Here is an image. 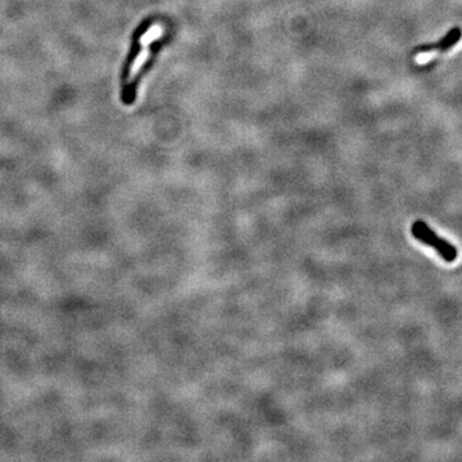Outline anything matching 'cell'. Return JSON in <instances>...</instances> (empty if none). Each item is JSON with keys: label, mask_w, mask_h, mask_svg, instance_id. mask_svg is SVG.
<instances>
[{"label": "cell", "mask_w": 462, "mask_h": 462, "mask_svg": "<svg viewBox=\"0 0 462 462\" xmlns=\"http://www.w3.org/2000/svg\"><path fill=\"white\" fill-rule=\"evenodd\" d=\"M411 233L414 235L415 239L434 248L444 258V261H447V262L455 261L456 257H457V250L455 247L452 244H449V242H446L444 239H441L424 221H416L411 228Z\"/></svg>", "instance_id": "obj_1"}, {"label": "cell", "mask_w": 462, "mask_h": 462, "mask_svg": "<svg viewBox=\"0 0 462 462\" xmlns=\"http://www.w3.org/2000/svg\"><path fill=\"white\" fill-rule=\"evenodd\" d=\"M162 33H163V31H162V28H161L159 25H154V26H152V28L148 30L146 34L143 35V36L140 37V44H142L143 47L149 45V44L154 42L156 39H158L159 36L162 35Z\"/></svg>", "instance_id": "obj_2"}, {"label": "cell", "mask_w": 462, "mask_h": 462, "mask_svg": "<svg viewBox=\"0 0 462 462\" xmlns=\"http://www.w3.org/2000/svg\"><path fill=\"white\" fill-rule=\"evenodd\" d=\"M148 55H149V50H148L146 47H144V49L142 50V53L138 55V58L132 63V69H130V79L132 80L134 77L137 76L139 69L144 64L146 58H148Z\"/></svg>", "instance_id": "obj_3"}]
</instances>
